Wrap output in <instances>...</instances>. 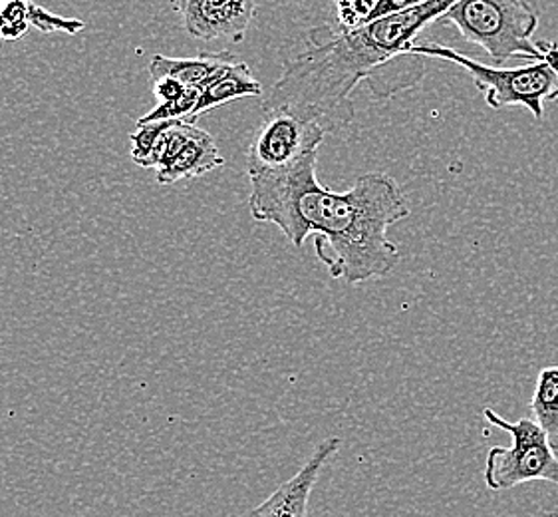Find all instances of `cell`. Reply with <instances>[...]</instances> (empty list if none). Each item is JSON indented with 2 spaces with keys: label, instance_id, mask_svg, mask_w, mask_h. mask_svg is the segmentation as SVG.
<instances>
[{
  "label": "cell",
  "instance_id": "obj_4",
  "mask_svg": "<svg viewBox=\"0 0 558 517\" xmlns=\"http://www.w3.org/2000/svg\"><path fill=\"white\" fill-rule=\"evenodd\" d=\"M541 21L536 0H458L437 23L453 24L459 34L483 48L497 67L511 58L536 60L543 43H535Z\"/></svg>",
  "mask_w": 558,
  "mask_h": 517
},
{
  "label": "cell",
  "instance_id": "obj_18",
  "mask_svg": "<svg viewBox=\"0 0 558 517\" xmlns=\"http://www.w3.org/2000/svg\"><path fill=\"white\" fill-rule=\"evenodd\" d=\"M187 88H191V86H185L179 80L168 79V76L154 80V96H156L157 104L175 100L179 96H183Z\"/></svg>",
  "mask_w": 558,
  "mask_h": 517
},
{
  "label": "cell",
  "instance_id": "obj_3",
  "mask_svg": "<svg viewBox=\"0 0 558 517\" xmlns=\"http://www.w3.org/2000/svg\"><path fill=\"white\" fill-rule=\"evenodd\" d=\"M410 55L447 60L465 68L477 91L485 94V101L492 110L523 106L536 120H543L548 101L558 100L557 43H543V57L519 68L481 64L456 48L437 43H415Z\"/></svg>",
  "mask_w": 558,
  "mask_h": 517
},
{
  "label": "cell",
  "instance_id": "obj_9",
  "mask_svg": "<svg viewBox=\"0 0 558 517\" xmlns=\"http://www.w3.org/2000/svg\"><path fill=\"white\" fill-rule=\"evenodd\" d=\"M223 164L225 158L211 134L199 128L190 142H185L166 164L156 169V180L161 185H173L179 181L202 178Z\"/></svg>",
  "mask_w": 558,
  "mask_h": 517
},
{
  "label": "cell",
  "instance_id": "obj_8",
  "mask_svg": "<svg viewBox=\"0 0 558 517\" xmlns=\"http://www.w3.org/2000/svg\"><path fill=\"white\" fill-rule=\"evenodd\" d=\"M340 448V438H326L316 446L313 456L306 460L299 472L292 476L289 482L280 485L275 494L267 497L260 506L251 512V516L265 517H302L306 516L308 500L313 494L314 485L320 478L324 464L332 458Z\"/></svg>",
  "mask_w": 558,
  "mask_h": 517
},
{
  "label": "cell",
  "instance_id": "obj_15",
  "mask_svg": "<svg viewBox=\"0 0 558 517\" xmlns=\"http://www.w3.org/2000/svg\"><path fill=\"white\" fill-rule=\"evenodd\" d=\"M169 120L166 122H147V124H137V130L130 135L132 142V159L140 168L146 166L147 159L151 156V152L156 149L157 140L161 132L166 130Z\"/></svg>",
  "mask_w": 558,
  "mask_h": 517
},
{
  "label": "cell",
  "instance_id": "obj_2",
  "mask_svg": "<svg viewBox=\"0 0 558 517\" xmlns=\"http://www.w3.org/2000/svg\"><path fill=\"white\" fill-rule=\"evenodd\" d=\"M458 0H427L357 26H318L301 55L284 62L263 101V112L282 110L340 134L356 118L352 94L396 58L408 57L427 24Z\"/></svg>",
  "mask_w": 558,
  "mask_h": 517
},
{
  "label": "cell",
  "instance_id": "obj_14",
  "mask_svg": "<svg viewBox=\"0 0 558 517\" xmlns=\"http://www.w3.org/2000/svg\"><path fill=\"white\" fill-rule=\"evenodd\" d=\"M202 96V88H187L183 96L175 100L159 101L151 112L146 113L144 118L137 120V124H147V122H166V120H193V112L197 108V101Z\"/></svg>",
  "mask_w": 558,
  "mask_h": 517
},
{
  "label": "cell",
  "instance_id": "obj_7",
  "mask_svg": "<svg viewBox=\"0 0 558 517\" xmlns=\"http://www.w3.org/2000/svg\"><path fill=\"white\" fill-rule=\"evenodd\" d=\"M183 28L193 38L241 43L257 12V0H175Z\"/></svg>",
  "mask_w": 558,
  "mask_h": 517
},
{
  "label": "cell",
  "instance_id": "obj_1",
  "mask_svg": "<svg viewBox=\"0 0 558 517\" xmlns=\"http://www.w3.org/2000/svg\"><path fill=\"white\" fill-rule=\"evenodd\" d=\"M316 166L318 154H311L289 168L248 173L253 219L279 227L294 248L316 237V257L348 285L390 275L400 249L388 229L412 214L400 183L372 171L347 192H332L318 181Z\"/></svg>",
  "mask_w": 558,
  "mask_h": 517
},
{
  "label": "cell",
  "instance_id": "obj_11",
  "mask_svg": "<svg viewBox=\"0 0 558 517\" xmlns=\"http://www.w3.org/2000/svg\"><path fill=\"white\" fill-rule=\"evenodd\" d=\"M251 96H263V84L253 76L251 68L246 67L245 62L235 60L233 64L225 68L211 84L203 88L197 108L193 112V120H197L199 116L209 112L213 108H219L241 98H251Z\"/></svg>",
  "mask_w": 558,
  "mask_h": 517
},
{
  "label": "cell",
  "instance_id": "obj_10",
  "mask_svg": "<svg viewBox=\"0 0 558 517\" xmlns=\"http://www.w3.org/2000/svg\"><path fill=\"white\" fill-rule=\"evenodd\" d=\"M235 60L231 52H202L199 57L193 58H169L157 55L149 62V74L151 80L168 76V79L179 80L185 86L203 91Z\"/></svg>",
  "mask_w": 558,
  "mask_h": 517
},
{
  "label": "cell",
  "instance_id": "obj_13",
  "mask_svg": "<svg viewBox=\"0 0 558 517\" xmlns=\"http://www.w3.org/2000/svg\"><path fill=\"white\" fill-rule=\"evenodd\" d=\"M31 7L33 0H4L0 4V40L14 43L33 28Z\"/></svg>",
  "mask_w": 558,
  "mask_h": 517
},
{
  "label": "cell",
  "instance_id": "obj_19",
  "mask_svg": "<svg viewBox=\"0 0 558 517\" xmlns=\"http://www.w3.org/2000/svg\"><path fill=\"white\" fill-rule=\"evenodd\" d=\"M2 2H4V0H0V4H2Z\"/></svg>",
  "mask_w": 558,
  "mask_h": 517
},
{
  "label": "cell",
  "instance_id": "obj_6",
  "mask_svg": "<svg viewBox=\"0 0 558 517\" xmlns=\"http://www.w3.org/2000/svg\"><path fill=\"white\" fill-rule=\"evenodd\" d=\"M326 135L324 128L299 116L282 110L265 112L246 149V173L289 168L311 154H318Z\"/></svg>",
  "mask_w": 558,
  "mask_h": 517
},
{
  "label": "cell",
  "instance_id": "obj_16",
  "mask_svg": "<svg viewBox=\"0 0 558 517\" xmlns=\"http://www.w3.org/2000/svg\"><path fill=\"white\" fill-rule=\"evenodd\" d=\"M338 26H357L368 21L369 12L378 0H332Z\"/></svg>",
  "mask_w": 558,
  "mask_h": 517
},
{
  "label": "cell",
  "instance_id": "obj_12",
  "mask_svg": "<svg viewBox=\"0 0 558 517\" xmlns=\"http://www.w3.org/2000/svg\"><path fill=\"white\" fill-rule=\"evenodd\" d=\"M531 414L558 452V366H547L538 372L535 394L531 398Z\"/></svg>",
  "mask_w": 558,
  "mask_h": 517
},
{
  "label": "cell",
  "instance_id": "obj_5",
  "mask_svg": "<svg viewBox=\"0 0 558 517\" xmlns=\"http://www.w3.org/2000/svg\"><path fill=\"white\" fill-rule=\"evenodd\" d=\"M483 414L493 426L509 432L513 440L509 448L495 446L487 454L483 478L489 490L505 492L531 482L558 485L557 450L535 418H519L517 422H509L493 408H485Z\"/></svg>",
  "mask_w": 558,
  "mask_h": 517
},
{
  "label": "cell",
  "instance_id": "obj_17",
  "mask_svg": "<svg viewBox=\"0 0 558 517\" xmlns=\"http://www.w3.org/2000/svg\"><path fill=\"white\" fill-rule=\"evenodd\" d=\"M427 0H378L376 7L369 12L368 21L380 19V16H388V14H396V12L410 11L413 7H420Z\"/></svg>",
  "mask_w": 558,
  "mask_h": 517
}]
</instances>
